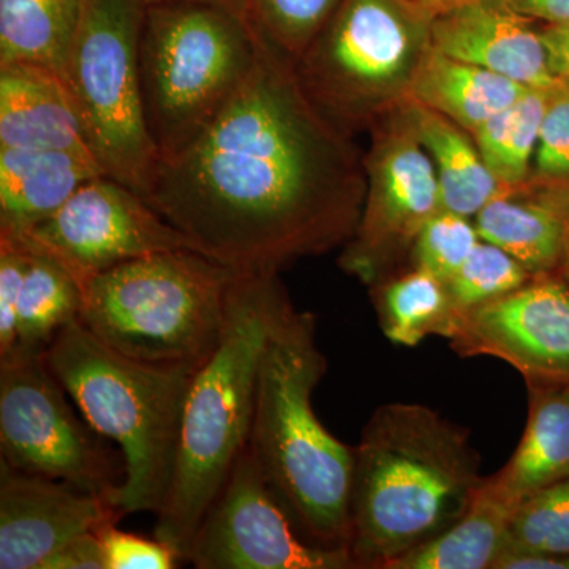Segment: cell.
Returning a JSON list of instances; mask_svg holds the SVG:
<instances>
[{"label":"cell","mask_w":569,"mask_h":569,"mask_svg":"<svg viewBox=\"0 0 569 569\" xmlns=\"http://www.w3.org/2000/svg\"><path fill=\"white\" fill-rule=\"evenodd\" d=\"M366 189L351 134L260 32L244 84L197 140L160 157L144 198L194 252L236 274H279L346 246Z\"/></svg>","instance_id":"obj_1"},{"label":"cell","mask_w":569,"mask_h":569,"mask_svg":"<svg viewBox=\"0 0 569 569\" xmlns=\"http://www.w3.org/2000/svg\"><path fill=\"white\" fill-rule=\"evenodd\" d=\"M486 478L466 430L432 408H377L355 447L348 552L356 568L389 569L470 509Z\"/></svg>","instance_id":"obj_2"},{"label":"cell","mask_w":569,"mask_h":569,"mask_svg":"<svg viewBox=\"0 0 569 569\" xmlns=\"http://www.w3.org/2000/svg\"><path fill=\"white\" fill-rule=\"evenodd\" d=\"M291 306L279 274H236L222 339L194 370L173 481L156 515L153 538L173 546L182 561L189 560L201 520L249 445L261 356Z\"/></svg>","instance_id":"obj_3"},{"label":"cell","mask_w":569,"mask_h":569,"mask_svg":"<svg viewBox=\"0 0 569 569\" xmlns=\"http://www.w3.org/2000/svg\"><path fill=\"white\" fill-rule=\"evenodd\" d=\"M317 320L293 306L261 356L249 449L269 486L313 545L347 549L355 447L332 436L313 410L326 373Z\"/></svg>","instance_id":"obj_4"},{"label":"cell","mask_w":569,"mask_h":569,"mask_svg":"<svg viewBox=\"0 0 569 569\" xmlns=\"http://www.w3.org/2000/svg\"><path fill=\"white\" fill-rule=\"evenodd\" d=\"M93 429L123 456V515L157 512L173 481L183 407L198 366L140 361L71 321L43 355Z\"/></svg>","instance_id":"obj_5"},{"label":"cell","mask_w":569,"mask_h":569,"mask_svg":"<svg viewBox=\"0 0 569 569\" xmlns=\"http://www.w3.org/2000/svg\"><path fill=\"white\" fill-rule=\"evenodd\" d=\"M234 279L192 249L146 254L86 280L80 321L130 358L200 366L222 339Z\"/></svg>","instance_id":"obj_6"},{"label":"cell","mask_w":569,"mask_h":569,"mask_svg":"<svg viewBox=\"0 0 569 569\" xmlns=\"http://www.w3.org/2000/svg\"><path fill=\"white\" fill-rule=\"evenodd\" d=\"M258 48L260 32L239 11L192 2L146 6L142 104L160 157L182 151L203 133L244 84Z\"/></svg>","instance_id":"obj_7"},{"label":"cell","mask_w":569,"mask_h":569,"mask_svg":"<svg viewBox=\"0 0 569 569\" xmlns=\"http://www.w3.org/2000/svg\"><path fill=\"white\" fill-rule=\"evenodd\" d=\"M436 14L417 0H342L295 61L313 103L353 134L410 99Z\"/></svg>","instance_id":"obj_8"},{"label":"cell","mask_w":569,"mask_h":569,"mask_svg":"<svg viewBox=\"0 0 569 569\" xmlns=\"http://www.w3.org/2000/svg\"><path fill=\"white\" fill-rule=\"evenodd\" d=\"M144 13L142 0H86L62 74L97 163L142 198L160 157L142 104Z\"/></svg>","instance_id":"obj_9"},{"label":"cell","mask_w":569,"mask_h":569,"mask_svg":"<svg viewBox=\"0 0 569 569\" xmlns=\"http://www.w3.org/2000/svg\"><path fill=\"white\" fill-rule=\"evenodd\" d=\"M43 355L0 361L2 462L107 498L118 507L126 481L121 449L74 411Z\"/></svg>","instance_id":"obj_10"},{"label":"cell","mask_w":569,"mask_h":569,"mask_svg":"<svg viewBox=\"0 0 569 569\" xmlns=\"http://www.w3.org/2000/svg\"><path fill=\"white\" fill-rule=\"evenodd\" d=\"M370 129L365 204L339 264L347 274L376 287L410 257L419 231L443 203L436 164L415 133L403 103Z\"/></svg>","instance_id":"obj_11"},{"label":"cell","mask_w":569,"mask_h":569,"mask_svg":"<svg viewBox=\"0 0 569 569\" xmlns=\"http://www.w3.org/2000/svg\"><path fill=\"white\" fill-rule=\"evenodd\" d=\"M198 569H348L347 549L313 545L269 486L249 445L206 512L189 560Z\"/></svg>","instance_id":"obj_12"},{"label":"cell","mask_w":569,"mask_h":569,"mask_svg":"<svg viewBox=\"0 0 569 569\" xmlns=\"http://www.w3.org/2000/svg\"><path fill=\"white\" fill-rule=\"evenodd\" d=\"M24 238L61 261L81 284L146 254L192 249L140 193L110 176L82 183Z\"/></svg>","instance_id":"obj_13"},{"label":"cell","mask_w":569,"mask_h":569,"mask_svg":"<svg viewBox=\"0 0 569 569\" xmlns=\"http://www.w3.org/2000/svg\"><path fill=\"white\" fill-rule=\"evenodd\" d=\"M447 339L460 356H492L530 383H569V283L533 276L511 293L456 317Z\"/></svg>","instance_id":"obj_14"},{"label":"cell","mask_w":569,"mask_h":569,"mask_svg":"<svg viewBox=\"0 0 569 569\" xmlns=\"http://www.w3.org/2000/svg\"><path fill=\"white\" fill-rule=\"evenodd\" d=\"M122 516L107 498L0 462V569H40L70 539Z\"/></svg>","instance_id":"obj_15"},{"label":"cell","mask_w":569,"mask_h":569,"mask_svg":"<svg viewBox=\"0 0 569 569\" xmlns=\"http://www.w3.org/2000/svg\"><path fill=\"white\" fill-rule=\"evenodd\" d=\"M436 50L530 89L556 84L537 21L507 0H473L433 21Z\"/></svg>","instance_id":"obj_16"},{"label":"cell","mask_w":569,"mask_h":569,"mask_svg":"<svg viewBox=\"0 0 569 569\" xmlns=\"http://www.w3.org/2000/svg\"><path fill=\"white\" fill-rule=\"evenodd\" d=\"M0 146L93 157L61 74L36 63H0Z\"/></svg>","instance_id":"obj_17"},{"label":"cell","mask_w":569,"mask_h":569,"mask_svg":"<svg viewBox=\"0 0 569 569\" xmlns=\"http://www.w3.org/2000/svg\"><path fill=\"white\" fill-rule=\"evenodd\" d=\"M103 173L93 157L61 149L0 146V231L28 234Z\"/></svg>","instance_id":"obj_18"},{"label":"cell","mask_w":569,"mask_h":569,"mask_svg":"<svg viewBox=\"0 0 569 569\" xmlns=\"http://www.w3.org/2000/svg\"><path fill=\"white\" fill-rule=\"evenodd\" d=\"M569 186L530 181L500 194L475 216L482 241L500 247L531 276L559 272Z\"/></svg>","instance_id":"obj_19"},{"label":"cell","mask_w":569,"mask_h":569,"mask_svg":"<svg viewBox=\"0 0 569 569\" xmlns=\"http://www.w3.org/2000/svg\"><path fill=\"white\" fill-rule=\"evenodd\" d=\"M529 419L507 466L485 488L518 508L523 500L569 478V383H530Z\"/></svg>","instance_id":"obj_20"},{"label":"cell","mask_w":569,"mask_h":569,"mask_svg":"<svg viewBox=\"0 0 569 569\" xmlns=\"http://www.w3.org/2000/svg\"><path fill=\"white\" fill-rule=\"evenodd\" d=\"M530 88L432 47L419 67L410 99L473 133Z\"/></svg>","instance_id":"obj_21"},{"label":"cell","mask_w":569,"mask_h":569,"mask_svg":"<svg viewBox=\"0 0 569 569\" xmlns=\"http://www.w3.org/2000/svg\"><path fill=\"white\" fill-rule=\"evenodd\" d=\"M403 108L436 164L443 209L475 217L490 201L511 192L489 170L470 133L413 100Z\"/></svg>","instance_id":"obj_22"},{"label":"cell","mask_w":569,"mask_h":569,"mask_svg":"<svg viewBox=\"0 0 569 569\" xmlns=\"http://www.w3.org/2000/svg\"><path fill=\"white\" fill-rule=\"evenodd\" d=\"M86 0H0V63H36L63 74Z\"/></svg>","instance_id":"obj_23"},{"label":"cell","mask_w":569,"mask_h":569,"mask_svg":"<svg viewBox=\"0 0 569 569\" xmlns=\"http://www.w3.org/2000/svg\"><path fill=\"white\" fill-rule=\"evenodd\" d=\"M515 511L482 482L463 518L432 541L400 557L389 569H493L507 548Z\"/></svg>","instance_id":"obj_24"},{"label":"cell","mask_w":569,"mask_h":569,"mask_svg":"<svg viewBox=\"0 0 569 569\" xmlns=\"http://www.w3.org/2000/svg\"><path fill=\"white\" fill-rule=\"evenodd\" d=\"M26 241L31 246L32 258L18 305L13 355H44L56 336L80 318L82 284L61 261L29 239Z\"/></svg>","instance_id":"obj_25"},{"label":"cell","mask_w":569,"mask_h":569,"mask_svg":"<svg viewBox=\"0 0 569 569\" xmlns=\"http://www.w3.org/2000/svg\"><path fill=\"white\" fill-rule=\"evenodd\" d=\"M372 288L378 320L391 342L417 347L426 337L448 336L455 313L443 280L413 268Z\"/></svg>","instance_id":"obj_26"},{"label":"cell","mask_w":569,"mask_h":569,"mask_svg":"<svg viewBox=\"0 0 569 569\" xmlns=\"http://www.w3.org/2000/svg\"><path fill=\"white\" fill-rule=\"evenodd\" d=\"M548 89H529L519 100L471 133L482 160L508 189L531 179Z\"/></svg>","instance_id":"obj_27"},{"label":"cell","mask_w":569,"mask_h":569,"mask_svg":"<svg viewBox=\"0 0 569 569\" xmlns=\"http://www.w3.org/2000/svg\"><path fill=\"white\" fill-rule=\"evenodd\" d=\"M507 552L569 557V478L539 490L516 508Z\"/></svg>","instance_id":"obj_28"},{"label":"cell","mask_w":569,"mask_h":569,"mask_svg":"<svg viewBox=\"0 0 569 569\" xmlns=\"http://www.w3.org/2000/svg\"><path fill=\"white\" fill-rule=\"evenodd\" d=\"M529 271L511 254L490 242H479L462 268L448 280L447 290L455 318L501 298L526 284Z\"/></svg>","instance_id":"obj_29"},{"label":"cell","mask_w":569,"mask_h":569,"mask_svg":"<svg viewBox=\"0 0 569 569\" xmlns=\"http://www.w3.org/2000/svg\"><path fill=\"white\" fill-rule=\"evenodd\" d=\"M342 0H246V17L266 39L298 61Z\"/></svg>","instance_id":"obj_30"},{"label":"cell","mask_w":569,"mask_h":569,"mask_svg":"<svg viewBox=\"0 0 569 569\" xmlns=\"http://www.w3.org/2000/svg\"><path fill=\"white\" fill-rule=\"evenodd\" d=\"M481 242L471 217L441 209L419 231L411 247L413 268L448 282Z\"/></svg>","instance_id":"obj_31"},{"label":"cell","mask_w":569,"mask_h":569,"mask_svg":"<svg viewBox=\"0 0 569 569\" xmlns=\"http://www.w3.org/2000/svg\"><path fill=\"white\" fill-rule=\"evenodd\" d=\"M531 181L569 186V84L548 89Z\"/></svg>","instance_id":"obj_32"},{"label":"cell","mask_w":569,"mask_h":569,"mask_svg":"<svg viewBox=\"0 0 569 569\" xmlns=\"http://www.w3.org/2000/svg\"><path fill=\"white\" fill-rule=\"evenodd\" d=\"M31 258L22 236L0 231V359L17 350L18 305Z\"/></svg>","instance_id":"obj_33"},{"label":"cell","mask_w":569,"mask_h":569,"mask_svg":"<svg viewBox=\"0 0 569 569\" xmlns=\"http://www.w3.org/2000/svg\"><path fill=\"white\" fill-rule=\"evenodd\" d=\"M104 523L96 530L103 546L107 569H173L181 557L162 539L142 538Z\"/></svg>","instance_id":"obj_34"},{"label":"cell","mask_w":569,"mask_h":569,"mask_svg":"<svg viewBox=\"0 0 569 569\" xmlns=\"http://www.w3.org/2000/svg\"><path fill=\"white\" fill-rule=\"evenodd\" d=\"M40 569H107L102 542L96 531L80 535L48 557Z\"/></svg>","instance_id":"obj_35"},{"label":"cell","mask_w":569,"mask_h":569,"mask_svg":"<svg viewBox=\"0 0 569 569\" xmlns=\"http://www.w3.org/2000/svg\"><path fill=\"white\" fill-rule=\"evenodd\" d=\"M539 32L548 52L550 71L556 80L569 84V20L542 24Z\"/></svg>","instance_id":"obj_36"},{"label":"cell","mask_w":569,"mask_h":569,"mask_svg":"<svg viewBox=\"0 0 569 569\" xmlns=\"http://www.w3.org/2000/svg\"><path fill=\"white\" fill-rule=\"evenodd\" d=\"M512 9L542 24L569 20V0H507Z\"/></svg>","instance_id":"obj_37"},{"label":"cell","mask_w":569,"mask_h":569,"mask_svg":"<svg viewBox=\"0 0 569 569\" xmlns=\"http://www.w3.org/2000/svg\"><path fill=\"white\" fill-rule=\"evenodd\" d=\"M493 569H569V557L549 553L507 552L497 560Z\"/></svg>","instance_id":"obj_38"},{"label":"cell","mask_w":569,"mask_h":569,"mask_svg":"<svg viewBox=\"0 0 569 569\" xmlns=\"http://www.w3.org/2000/svg\"><path fill=\"white\" fill-rule=\"evenodd\" d=\"M170 2L204 3V6L222 7V9L239 11V13H244L246 10V0H142L144 6Z\"/></svg>","instance_id":"obj_39"},{"label":"cell","mask_w":569,"mask_h":569,"mask_svg":"<svg viewBox=\"0 0 569 569\" xmlns=\"http://www.w3.org/2000/svg\"><path fill=\"white\" fill-rule=\"evenodd\" d=\"M417 2L425 6L427 10L432 11V13L438 17V14L447 13L449 10L466 6L468 2H473V0H417Z\"/></svg>","instance_id":"obj_40"},{"label":"cell","mask_w":569,"mask_h":569,"mask_svg":"<svg viewBox=\"0 0 569 569\" xmlns=\"http://www.w3.org/2000/svg\"><path fill=\"white\" fill-rule=\"evenodd\" d=\"M559 272L569 283V209L567 216V228H565L563 253H561Z\"/></svg>","instance_id":"obj_41"}]
</instances>
